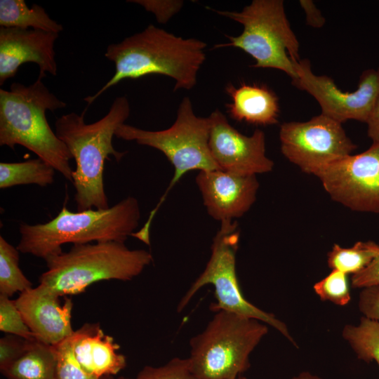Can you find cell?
Here are the masks:
<instances>
[{
	"mask_svg": "<svg viewBox=\"0 0 379 379\" xmlns=\"http://www.w3.org/2000/svg\"><path fill=\"white\" fill-rule=\"evenodd\" d=\"M130 111L128 99L121 96L114 99L106 115L92 124L84 121L86 110L81 114L70 112L57 119L55 134L76 162L72 183L77 211L110 207L104 187L105 163L110 155L119 161L126 153L116 150L112 139Z\"/></svg>",
	"mask_w": 379,
	"mask_h": 379,
	"instance_id": "7a4b0ae2",
	"label": "cell"
},
{
	"mask_svg": "<svg viewBox=\"0 0 379 379\" xmlns=\"http://www.w3.org/2000/svg\"><path fill=\"white\" fill-rule=\"evenodd\" d=\"M56 366L55 347L33 340L16 360L1 371L8 379H55Z\"/></svg>",
	"mask_w": 379,
	"mask_h": 379,
	"instance_id": "d6986e66",
	"label": "cell"
},
{
	"mask_svg": "<svg viewBox=\"0 0 379 379\" xmlns=\"http://www.w3.org/2000/svg\"><path fill=\"white\" fill-rule=\"evenodd\" d=\"M351 285L355 288L379 285V256L365 269L352 276Z\"/></svg>",
	"mask_w": 379,
	"mask_h": 379,
	"instance_id": "1f68e13d",
	"label": "cell"
},
{
	"mask_svg": "<svg viewBox=\"0 0 379 379\" xmlns=\"http://www.w3.org/2000/svg\"><path fill=\"white\" fill-rule=\"evenodd\" d=\"M29 340L8 334L0 339V370L16 360L26 350Z\"/></svg>",
	"mask_w": 379,
	"mask_h": 379,
	"instance_id": "f546056e",
	"label": "cell"
},
{
	"mask_svg": "<svg viewBox=\"0 0 379 379\" xmlns=\"http://www.w3.org/2000/svg\"><path fill=\"white\" fill-rule=\"evenodd\" d=\"M358 308L364 317L379 321V285L362 288Z\"/></svg>",
	"mask_w": 379,
	"mask_h": 379,
	"instance_id": "4dcf8cb0",
	"label": "cell"
},
{
	"mask_svg": "<svg viewBox=\"0 0 379 379\" xmlns=\"http://www.w3.org/2000/svg\"><path fill=\"white\" fill-rule=\"evenodd\" d=\"M41 78L25 86L15 82L10 90L0 89V145L12 149L22 145L36 154L72 182V159L65 143L53 132L46 112L66 107Z\"/></svg>",
	"mask_w": 379,
	"mask_h": 379,
	"instance_id": "3957f363",
	"label": "cell"
},
{
	"mask_svg": "<svg viewBox=\"0 0 379 379\" xmlns=\"http://www.w3.org/2000/svg\"><path fill=\"white\" fill-rule=\"evenodd\" d=\"M342 336L358 359L375 361L379 367V321L363 316L358 325H345Z\"/></svg>",
	"mask_w": 379,
	"mask_h": 379,
	"instance_id": "603a6c76",
	"label": "cell"
},
{
	"mask_svg": "<svg viewBox=\"0 0 379 379\" xmlns=\"http://www.w3.org/2000/svg\"><path fill=\"white\" fill-rule=\"evenodd\" d=\"M244 27L238 36H226L229 42L215 48L235 47L250 55L257 68H273L298 79L295 65L299 42L286 17L282 0H253L241 11H215Z\"/></svg>",
	"mask_w": 379,
	"mask_h": 379,
	"instance_id": "52a82bcc",
	"label": "cell"
},
{
	"mask_svg": "<svg viewBox=\"0 0 379 379\" xmlns=\"http://www.w3.org/2000/svg\"><path fill=\"white\" fill-rule=\"evenodd\" d=\"M0 330L7 334L19 336L25 340H36L15 301L3 295H0Z\"/></svg>",
	"mask_w": 379,
	"mask_h": 379,
	"instance_id": "4316f807",
	"label": "cell"
},
{
	"mask_svg": "<svg viewBox=\"0 0 379 379\" xmlns=\"http://www.w3.org/2000/svg\"><path fill=\"white\" fill-rule=\"evenodd\" d=\"M220 222V228L213 240L211 257L206 267L181 298L177 311L183 310L201 288L212 284L216 299V302L210 306L212 311L225 310L258 319L275 328L298 348V345L285 323L274 314L255 306L243 295L236 272V252L239 239L238 224L235 220Z\"/></svg>",
	"mask_w": 379,
	"mask_h": 379,
	"instance_id": "9c48e42d",
	"label": "cell"
},
{
	"mask_svg": "<svg viewBox=\"0 0 379 379\" xmlns=\"http://www.w3.org/2000/svg\"><path fill=\"white\" fill-rule=\"evenodd\" d=\"M379 256V245L374 241H357L350 248L335 244L328 253V265L331 270L346 274H355L368 266Z\"/></svg>",
	"mask_w": 379,
	"mask_h": 379,
	"instance_id": "7402d4cb",
	"label": "cell"
},
{
	"mask_svg": "<svg viewBox=\"0 0 379 379\" xmlns=\"http://www.w3.org/2000/svg\"><path fill=\"white\" fill-rule=\"evenodd\" d=\"M367 134L372 142H379V95L366 122Z\"/></svg>",
	"mask_w": 379,
	"mask_h": 379,
	"instance_id": "836d02e7",
	"label": "cell"
},
{
	"mask_svg": "<svg viewBox=\"0 0 379 379\" xmlns=\"http://www.w3.org/2000/svg\"><path fill=\"white\" fill-rule=\"evenodd\" d=\"M209 148L220 170L244 175L270 172L274 162L265 154V136L256 129L247 136L235 129L218 109L208 117Z\"/></svg>",
	"mask_w": 379,
	"mask_h": 379,
	"instance_id": "4fadbf2b",
	"label": "cell"
},
{
	"mask_svg": "<svg viewBox=\"0 0 379 379\" xmlns=\"http://www.w3.org/2000/svg\"><path fill=\"white\" fill-rule=\"evenodd\" d=\"M70 338L77 361L91 375L100 379L117 375L126 366V357L117 352L119 345L99 324L83 325Z\"/></svg>",
	"mask_w": 379,
	"mask_h": 379,
	"instance_id": "e0dca14e",
	"label": "cell"
},
{
	"mask_svg": "<svg viewBox=\"0 0 379 379\" xmlns=\"http://www.w3.org/2000/svg\"><path fill=\"white\" fill-rule=\"evenodd\" d=\"M54 347L57 354L55 379H99L86 373L77 361L70 336Z\"/></svg>",
	"mask_w": 379,
	"mask_h": 379,
	"instance_id": "83f0119b",
	"label": "cell"
},
{
	"mask_svg": "<svg viewBox=\"0 0 379 379\" xmlns=\"http://www.w3.org/2000/svg\"><path fill=\"white\" fill-rule=\"evenodd\" d=\"M279 140L281 151L289 161L316 176L357 148L342 124L321 113L307 121L282 124Z\"/></svg>",
	"mask_w": 379,
	"mask_h": 379,
	"instance_id": "30bf717a",
	"label": "cell"
},
{
	"mask_svg": "<svg viewBox=\"0 0 379 379\" xmlns=\"http://www.w3.org/2000/svg\"><path fill=\"white\" fill-rule=\"evenodd\" d=\"M107 379H112L109 376ZM117 379H199L191 370L188 358L175 357L159 367L145 366L133 378L120 377Z\"/></svg>",
	"mask_w": 379,
	"mask_h": 379,
	"instance_id": "484cf974",
	"label": "cell"
},
{
	"mask_svg": "<svg viewBox=\"0 0 379 379\" xmlns=\"http://www.w3.org/2000/svg\"><path fill=\"white\" fill-rule=\"evenodd\" d=\"M299 4L305 11L307 25L314 28H320L324 25L326 20L312 1L300 0Z\"/></svg>",
	"mask_w": 379,
	"mask_h": 379,
	"instance_id": "d6a6232c",
	"label": "cell"
},
{
	"mask_svg": "<svg viewBox=\"0 0 379 379\" xmlns=\"http://www.w3.org/2000/svg\"><path fill=\"white\" fill-rule=\"evenodd\" d=\"M45 260L47 270L39 277V284L62 297L83 293L100 281H131L153 257L146 250L129 249L124 242L105 241L73 244L69 251Z\"/></svg>",
	"mask_w": 379,
	"mask_h": 379,
	"instance_id": "5b68a950",
	"label": "cell"
},
{
	"mask_svg": "<svg viewBox=\"0 0 379 379\" xmlns=\"http://www.w3.org/2000/svg\"><path fill=\"white\" fill-rule=\"evenodd\" d=\"M59 34L38 29L0 27V85L15 76L19 67L34 62L38 77L57 74L54 45Z\"/></svg>",
	"mask_w": 379,
	"mask_h": 379,
	"instance_id": "2e32d148",
	"label": "cell"
},
{
	"mask_svg": "<svg viewBox=\"0 0 379 379\" xmlns=\"http://www.w3.org/2000/svg\"><path fill=\"white\" fill-rule=\"evenodd\" d=\"M315 293L322 301H329L336 305L344 306L351 300L347 274L336 270L313 286Z\"/></svg>",
	"mask_w": 379,
	"mask_h": 379,
	"instance_id": "d4e9b609",
	"label": "cell"
},
{
	"mask_svg": "<svg viewBox=\"0 0 379 379\" xmlns=\"http://www.w3.org/2000/svg\"><path fill=\"white\" fill-rule=\"evenodd\" d=\"M128 1L138 4L146 11L152 13L159 23L167 22L180 11L183 6L182 1L173 0H129Z\"/></svg>",
	"mask_w": 379,
	"mask_h": 379,
	"instance_id": "f1b7e54d",
	"label": "cell"
},
{
	"mask_svg": "<svg viewBox=\"0 0 379 379\" xmlns=\"http://www.w3.org/2000/svg\"><path fill=\"white\" fill-rule=\"evenodd\" d=\"M107 377L108 376H105V377L102 378L101 379H107Z\"/></svg>",
	"mask_w": 379,
	"mask_h": 379,
	"instance_id": "8d00e7d4",
	"label": "cell"
},
{
	"mask_svg": "<svg viewBox=\"0 0 379 379\" xmlns=\"http://www.w3.org/2000/svg\"><path fill=\"white\" fill-rule=\"evenodd\" d=\"M0 27L55 34L63 30L62 25L51 19L43 7L33 4L29 8L24 0L0 1Z\"/></svg>",
	"mask_w": 379,
	"mask_h": 379,
	"instance_id": "ffe728a7",
	"label": "cell"
},
{
	"mask_svg": "<svg viewBox=\"0 0 379 379\" xmlns=\"http://www.w3.org/2000/svg\"><path fill=\"white\" fill-rule=\"evenodd\" d=\"M55 171L39 157L22 162H1L0 188L31 184L45 187L54 182Z\"/></svg>",
	"mask_w": 379,
	"mask_h": 379,
	"instance_id": "44dd1931",
	"label": "cell"
},
{
	"mask_svg": "<svg viewBox=\"0 0 379 379\" xmlns=\"http://www.w3.org/2000/svg\"><path fill=\"white\" fill-rule=\"evenodd\" d=\"M140 218L138 200L128 197L107 209L91 208L73 212L64 205L60 213L45 223H20V241L22 253L46 260L62 252L67 243L125 242L137 229Z\"/></svg>",
	"mask_w": 379,
	"mask_h": 379,
	"instance_id": "277c9868",
	"label": "cell"
},
{
	"mask_svg": "<svg viewBox=\"0 0 379 379\" xmlns=\"http://www.w3.org/2000/svg\"><path fill=\"white\" fill-rule=\"evenodd\" d=\"M205 329L190 341L188 358L199 379H229L251 366L249 357L267 333V325L258 319L219 310Z\"/></svg>",
	"mask_w": 379,
	"mask_h": 379,
	"instance_id": "8992f818",
	"label": "cell"
},
{
	"mask_svg": "<svg viewBox=\"0 0 379 379\" xmlns=\"http://www.w3.org/2000/svg\"><path fill=\"white\" fill-rule=\"evenodd\" d=\"M19 252L0 236V295L10 298L32 288V283L20 268Z\"/></svg>",
	"mask_w": 379,
	"mask_h": 379,
	"instance_id": "cb8c5ba5",
	"label": "cell"
},
{
	"mask_svg": "<svg viewBox=\"0 0 379 379\" xmlns=\"http://www.w3.org/2000/svg\"><path fill=\"white\" fill-rule=\"evenodd\" d=\"M207 44L201 40L177 36L149 25L143 31L109 44L105 56L115 65L112 78L94 95L84 100L89 105L109 88L126 79L149 74L169 77L175 81L174 91L192 89L206 60Z\"/></svg>",
	"mask_w": 379,
	"mask_h": 379,
	"instance_id": "6da1fadb",
	"label": "cell"
},
{
	"mask_svg": "<svg viewBox=\"0 0 379 379\" xmlns=\"http://www.w3.org/2000/svg\"><path fill=\"white\" fill-rule=\"evenodd\" d=\"M317 176L333 201L354 211L379 213V142L332 163Z\"/></svg>",
	"mask_w": 379,
	"mask_h": 379,
	"instance_id": "8fae6325",
	"label": "cell"
},
{
	"mask_svg": "<svg viewBox=\"0 0 379 379\" xmlns=\"http://www.w3.org/2000/svg\"><path fill=\"white\" fill-rule=\"evenodd\" d=\"M196 182L208 213L220 222L244 215L256 199V175H237L222 170L199 171Z\"/></svg>",
	"mask_w": 379,
	"mask_h": 379,
	"instance_id": "9a60e30c",
	"label": "cell"
},
{
	"mask_svg": "<svg viewBox=\"0 0 379 379\" xmlns=\"http://www.w3.org/2000/svg\"><path fill=\"white\" fill-rule=\"evenodd\" d=\"M295 68L298 79L292 84L317 100L321 114L341 124L347 120L367 122L379 95V67L364 70L353 92L341 91L326 75L314 74L308 60H300Z\"/></svg>",
	"mask_w": 379,
	"mask_h": 379,
	"instance_id": "7c38bea8",
	"label": "cell"
},
{
	"mask_svg": "<svg viewBox=\"0 0 379 379\" xmlns=\"http://www.w3.org/2000/svg\"><path fill=\"white\" fill-rule=\"evenodd\" d=\"M60 297L39 284L14 300L36 340L46 345H56L74 332L71 323L72 300L65 298L62 303Z\"/></svg>",
	"mask_w": 379,
	"mask_h": 379,
	"instance_id": "5bb4252c",
	"label": "cell"
},
{
	"mask_svg": "<svg viewBox=\"0 0 379 379\" xmlns=\"http://www.w3.org/2000/svg\"><path fill=\"white\" fill-rule=\"evenodd\" d=\"M210 130L209 117L197 116L188 97L182 100L175 122L167 129L147 131L126 124L116 129L114 135L117 138L135 140L139 145L159 150L174 168L168 187L145 222L147 227H151L167 194L187 172L220 170L209 148Z\"/></svg>",
	"mask_w": 379,
	"mask_h": 379,
	"instance_id": "ba28073f",
	"label": "cell"
},
{
	"mask_svg": "<svg viewBox=\"0 0 379 379\" xmlns=\"http://www.w3.org/2000/svg\"><path fill=\"white\" fill-rule=\"evenodd\" d=\"M225 91L232 99L226 107L227 113L233 119L263 126L278 122L279 99L267 86L243 83L236 87L229 83Z\"/></svg>",
	"mask_w": 379,
	"mask_h": 379,
	"instance_id": "ac0fdd59",
	"label": "cell"
},
{
	"mask_svg": "<svg viewBox=\"0 0 379 379\" xmlns=\"http://www.w3.org/2000/svg\"><path fill=\"white\" fill-rule=\"evenodd\" d=\"M229 379H246V378L242 376V375H239L237 377H235V378H229Z\"/></svg>",
	"mask_w": 379,
	"mask_h": 379,
	"instance_id": "d590c367",
	"label": "cell"
},
{
	"mask_svg": "<svg viewBox=\"0 0 379 379\" xmlns=\"http://www.w3.org/2000/svg\"><path fill=\"white\" fill-rule=\"evenodd\" d=\"M291 379H321L317 375H313L310 372L304 371L293 377Z\"/></svg>",
	"mask_w": 379,
	"mask_h": 379,
	"instance_id": "e575fe53",
	"label": "cell"
}]
</instances>
